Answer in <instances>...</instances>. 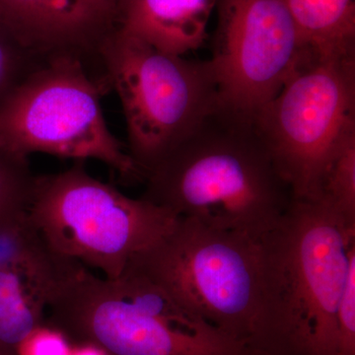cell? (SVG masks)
Segmentation results:
<instances>
[{"mask_svg":"<svg viewBox=\"0 0 355 355\" xmlns=\"http://www.w3.org/2000/svg\"><path fill=\"white\" fill-rule=\"evenodd\" d=\"M49 58L25 46L0 26V106Z\"/></svg>","mask_w":355,"mask_h":355,"instance_id":"16","label":"cell"},{"mask_svg":"<svg viewBox=\"0 0 355 355\" xmlns=\"http://www.w3.org/2000/svg\"><path fill=\"white\" fill-rule=\"evenodd\" d=\"M73 349H72L71 355H108L104 350L99 349V347H94V345H85V343H72Z\"/></svg>","mask_w":355,"mask_h":355,"instance_id":"21","label":"cell"},{"mask_svg":"<svg viewBox=\"0 0 355 355\" xmlns=\"http://www.w3.org/2000/svg\"><path fill=\"white\" fill-rule=\"evenodd\" d=\"M261 239L178 218L128 266L222 333L261 354L279 355Z\"/></svg>","mask_w":355,"mask_h":355,"instance_id":"3","label":"cell"},{"mask_svg":"<svg viewBox=\"0 0 355 355\" xmlns=\"http://www.w3.org/2000/svg\"><path fill=\"white\" fill-rule=\"evenodd\" d=\"M217 0H118L114 27L159 50L186 55L207 38Z\"/></svg>","mask_w":355,"mask_h":355,"instance_id":"11","label":"cell"},{"mask_svg":"<svg viewBox=\"0 0 355 355\" xmlns=\"http://www.w3.org/2000/svg\"><path fill=\"white\" fill-rule=\"evenodd\" d=\"M0 355H9V354H3V352H0Z\"/></svg>","mask_w":355,"mask_h":355,"instance_id":"22","label":"cell"},{"mask_svg":"<svg viewBox=\"0 0 355 355\" xmlns=\"http://www.w3.org/2000/svg\"><path fill=\"white\" fill-rule=\"evenodd\" d=\"M108 86L89 74L83 58L51 55L0 106V148L21 159L34 153L94 159L123 177L144 180L107 125L101 96Z\"/></svg>","mask_w":355,"mask_h":355,"instance_id":"7","label":"cell"},{"mask_svg":"<svg viewBox=\"0 0 355 355\" xmlns=\"http://www.w3.org/2000/svg\"><path fill=\"white\" fill-rule=\"evenodd\" d=\"M27 207L0 211V270L58 275L69 260L51 251L33 223Z\"/></svg>","mask_w":355,"mask_h":355,"instance_id":"14","label":"cell"},{"mask_svg":"<svg viewBox=\"0 0 355 355\" xmlns=\"http://www.w3.org/2000/svg\"><path fill=\"white\" fill-rule=\"evenodd\" d=\"M28 210L53 253L108 279L120 277L178 220L146 198L128 197L91 176L80 161L65 171L36 176Z\"/></svg>","mask_w":355,"mask_h":355,"instance_id":"6","label":"cell"},{"mask_svg":"<svg viewBox=\"0 0 355 355\" xmlns=\"http://www.w3.org/2000/svg\"><path fill=\"white\" fill-rule=\"evenodd\" d=\"M98 19L109 29L114 27L118 0H86Z\"/></svg>","mask_w":355,"mask_h":355,"instance_id":"20","label":"cell"},{"mask_svg":"<svg viewBox=\"0 0 355 355\" xmlns=\"http://www.w3.org/2000/svg\"><path fill=\"white\" fill-rule=\"evenodd\" d=\"M254 125L295 200H317L327 168L355 133V55L306 53Z\"/></svg>","mask_w":355,"mask_h":355,"instance_id":"8","label":"cell"},{"mask_svg":"<svg viewBox=\"0 0 355 355\" xmlns=\"http://www.w3.org/2000/svg\"><path fill=\"white\" fill-rule=\"evenodd\" d=\"M144 180L141 198L178 218L257 239L294 200L254 121L221 107Z\"/></svg>","mask_w":355,"mask_h":355,"instance_id":"1","label":"cell"},{"mask_svg":"<svg viewBox=\"0 0 355 355\" xmlns=\"http://www.w3.org/2000/svg\"><path fill=\"white\" fill-rule=\"evenodd\" d=\"M338 355H355V254L336 311Z\"/></svg>","mask_w":355,"mask_h":355,"instance_id":"18","label":"cell"},{"mask_svg":"<svg viewBox=\"0 0 355 355\" xmlns=\"http://www.w3.org/2000/svg\"><path fill=\"white\" fill-rule=\"evenodd\" d=\"M317 200L355 224V133L343 142L327 168Z\"/></svg>","mask_w":355,"mask_h":355,"instance_id":"15","label":"cell"},{"mask_svg":"<svg viewBox=\"0 0 355 355\" xmlns=\"http://www.w3.org/2000/svg\"><path fill=\"white\" fill-rule=\"evenodd\" d=\"M97 55L120 98L128 154L144 179L220 107L209 60L166 53L116 27Z\"/></svg>","mask_w":355,"mask_h":355,"instance_id":"5","label":"cell"},{"mask_svg":"<svg viewBox=\"0 0 355 355\" xmlns=\"http://www.w3.org/2000/svg\"><path fill=\"white\" fill-rule=\"evenodd\" d=\"M64 275L0 270V352L18 355L21 343L44 323Z\"/></svg>","mask_w":355,"mask_h":355,"instance_id":"12","label":"cell"},{"mask_svg":"<svg viewBox=\"0 0 355 355\" xmlns=\"http://www.w3.org/2000/svg\"><path fill=\"white\" fill-rule=\"evenodd\" d=\"M279 355H338L336 311L355 224L320 200H295L263 237Z\"/></svg>","mask_w":355,"mask_h":355,"instance_id":"4","label":"cell"},{"mask_svg":"<svg viewBox=\"0 0 355 355\" xmlns=\"http://www.w3.org/2000/svg\"><path fill=\"white\" fill-rule=\"evenodd\" d=\"M0 26L44 55L97 53L109 28L86 0H0Z\"/></svg>","mask_w":355,"mask_h":355,"instance_id":"10","label":"cell"},{"mask_svg":"<svg viewBox=\"0 0 355 355\" xmlns=\"http://www.w3.org/2000/svg\"><path fill=\"white\" fill-rule=\"evenodd\" d=\"M46 324L108 355H263L179 304L128 266L116 279L74 261L48 306Z\"/></svg>","mask_w":355,"mask_h":355,"instance_id":"2","label":"cell"},{"mask_svg":"<svg viewBox=\"0 0 355 355\" xmlns=\"http://www.w3.org/2000/svg\"><path fill=\"white\" fill-rule=\"evenodd\" d=\"M308 55H355V0H284Z\"/></svg>","mask_w":355,"mask_h":355,"instance_id":"13","label":"cell"},{"mask_svg":"<svg viewBox=\"0 0 355 355\" xmlns=\"http://www.w3.org/2000/svg\"><path fill=\"white\" fill-rule=\"evenodd\" d=\"M210 64L221 108L254 121L306 51L284 0H217Z\"/></svg>","mask_w":355,"mask_h":355,"instance_id":"9","label":"cell"},{"mask_svg":"<svg viewBox=\"0 0 355 355\" xmlns=\"http://www.w3.org/2000/svg\"><path fill=\"white\" fill-rule=\"evenodd\" d=\"M73 345L46 322L33 331L18 347V355H71Z\"/></svg>","mask_w":355,"mask_h":355,"instance_id":"19","label":"cell"},{"mask_svg":"<svg viewBox=\"0 0 355 355\" xmlns=\"http://www.w3.org/2000/svg\"><path fill=\"white\" fill-rule=\"evenodd\" d=\"M35 179L28 159L16 157L0 148V211L29 205Z\"/></svg>","mask_w":355,"mask_h":355,"instance_id":"17","label":"cell"}]
</instances>
